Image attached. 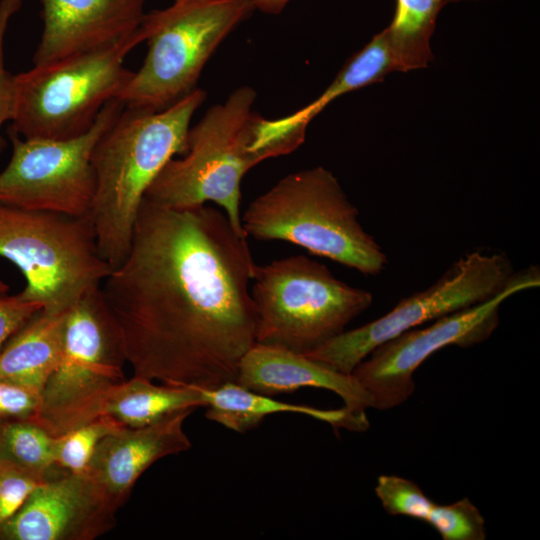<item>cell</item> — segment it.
Returning <instances> with one entry per match:
<instances>
[{
	"label": "cell",
	"instance_id": "cell-1",
	"mask_svg": "<svg viewBox=\"0 0 540 540\" xmlns=\"http://www.w3.org/2000/svg\"><path fill=\"white\" fill-rule=\"evenodd\" d=\"M208 204L143 199L129 251L101 284L135 376L215 389L256 343L247 241Z\"/></svg>",
	"mask_w": 540,
	"mask_h": 540
},
{
	"label": "cell",
	"instance_id": "cell-2",
	"mask_svg": "<svg viewBox=\"0 0 540 540\" xmlns=\"http://www.w3.org/2000/svg\"><path fill=\"white\" fill-rule=\"evenodd\" d=\"M205 96L195 88L160 111L124 106L96 143V189L89 218L100 255L112 269L129 251L149 186L169 160L186 152L190 121Z\"/></svg>",
	"mask_w": 540,
	"mask_h": 540
},
{
	"label": "cell",
	"instance_id": "cell-3",
	"mask_svg": "<svg viewBox=\"0 0 540 540\" xmlns=\"http://www.w3.org/2000/svg\"><path fill=\"white\" fill-rule=\"evenodd\" d=\"M255 99V90L242 86L225 102L212 106L189 129L183 157L166 163L144 198L171 208L215 203L246 237L241 182L250 169L269 159L260 139L263 117L252 110Z\"/></svg>",
	"mask_w": 540,
	"mask_h": 540
},
{
	"label": "cell",
	"instance_id": "cell-4",
	"mask_svg": "<svg viewBox=\"0 0 540 540\" xmlns=\"http://www.w3.org/2000/svg\"><path fill=\"white\" fill-rule=\"evenodd\" d=\"M246 237L286 241L364 275L381 273L387 256L358 220L331 171L290 173L253 199L241 215Z\"/></svg>",
	"mask_w": 540,
	"mask_h": 540
},
{
	"label": "cell",
	"instance_id": "cell-5",
	"mask_svg": "<svg viewBox=\"0 0 540 540\" xmlns=\"http://www.w3.org/2000/svg\"><path fill=\"white\" fill-rule=\"evenodd\" d=\"M144 42L140 28L106 47L14 75V113L8 128L22 138L70 139L87 132L104 105L133 76L126 56Z\"/></svg>",
	"mask_w": 540,
	"mask_h": 540
},
{
	"label": "cell",
	"instance_id": "cell-6",
	"mask_svg": "<svg viewBox=\"0 0 540 540\" xmlns=\"http://www.w3.org/2000/svg\"><path fill=\"white\" fill-rule=\"evenodd\" d=\"M252 281L256 343L301 354L343 332L373 302L371 292L339 280L305 255L256 264Z\"/></svg>",
	"mask_w": 540,
	"mask_h": 540
},
{
	"label": "cell",
	"instance_id": "cell-7",
	"mask_svg": "<svg viewBox=\"0 0 540 540\" xmlns=\"http://www.w3.org/2000/svg\"><path fill=\"white\" fill-rule=\"evenodd\" d=\"M255 9L254 0H178L146 13L147 54L117 100L148 111L170 107L195 89L220 43Z\"/></svg>",
	"mask_w": 540,
	"mask_h": 540
},
{
	"label": "cell",
	"instance_id": "cell-8",
	"mask_svg": "<svg viewBox=\"0 0 540 540\" xmlns=\"http://www.w3.org/2000/svg\"><path fill=\"white\" fill-rule=\"evenodd\" d=\"M0 256L26 285L18 293L51 313L67 311L101 286L112 268L98 250L89 216L32 211L0 204Z\"/></svg>",
	"mask_w": 540,
	"mask_h": 540
},
{
	"label": "cell",
	"instance_id": "cell-9",
	"mask_svg": "<svg viewBox=\"0 0 540 540\" xmlns=\"http://www.w3.org/2000/svg\"><path fill=\"white\" fill-rule=\"evenodd\" d=\"M513 274L504 254L466 253L425 290L401 299L383 316L344 330L304 355L352 374L381 344L426 322L488 300L506 288Z\"/></svg>",
	"mask_w": 540,
	"mask_h": 540
},
{
	"label": "cell",
	"instance_id": "cell-10",
	"mask_svg": "<svg viewBox=\"0 0 540 540\" xmlns=\"http://www.w3.org/2000/svg\"><path fill=\"white\" fill-rule=\"evenodd\" d=\"M123 109L110 100L87 132L70 139H25L8 129L12 155L0 172V204L89 216L96 189L92 153Z\"/></svg>",
	"mask_w": 540,
	"mask_h": 540
},
{
	"label": "cell",
	"instance_id": "cell-11",
	"mask_svg": "<svg viewBox=\"0 0 540 540\" xmlns=\"http://www.w3.org/2000/svg\"><path fill=\"white\" fill-rule=\"evenodd\" d=\"M127 363L117 324L101 286L82 295L66 312L60 360L41 393L36 423L62 434L91 400L125 379Z\"/></svg>",
	"mask_w": 540,
	"mask_h": 540
},
{
	"label": "cell",
	"instance_id": "cell-12",
	"mask_svg": "<svg viewBox=\"0 0 540 540\" xmlns=\"http://www.w3.org/2000/svg\"><path fill=\"white\" fill-rule=\"evenodd\" d=\"M540 285L539 269L514 273L504 290L476 305L441 316L426 327L410 329L375 348L352 374L369 394L372 408H395L413 394L414 373L440 349L470 347L486 340L499 323L501 304L513 294Z\"/></svg>",
	"mask_w": 540,
	"mask_h": 540
},
{
	"label": "cell",
	"instance_id": "cell-13",
	"mask_svg": "<svg viewBox=\"0 0 540 540\" xmlns=\"http://www.w3.org/2000/svg\"><path fill=\"white\" fill-rule=\"evenodd\" d=\"M115 515L85 473L60 471L0 524V540H94L114 527Z\"/></svg>",
	"mask_w": 540,
	"mask_h": 540
},
{
	"label": "cell",
	"instance_id": "cell-14",
	"mask_svg": "<svg viewBox=\"0 0 540 540\" xmlns=\"http://www.w3.org/2000/svg\"><path fill=\"white\" fill-rule=\"evenodd\" d=\"M146 0H41L43 31L34 65L94 51L137 31Z\"/></svg>",
	"mask_w": 540,
	"mask_h": 540
},
{
	"label": "cell",
	"instance_id": "cell-15",
	"mask_svg": "<svg viewBox=\"0 0 540 540\" xmlns=\"http://www.w3.org/2000/svg\"><path fill=\"white\" fill-rule=\"evenodd\" d=\"M194 411L182 410L142 427H122L102 439L85 474L113 510L126 502L153 463L191 448L183 427Z\"/></svg>",
	"mask_w": 540,
	"mask_h": 540
},
{
	"label": "cell",
	"instance_id": "cell-16",
	"mask_svg": "<svg viewBox=\"0 0 540 540\" xmlns=\"http://www.w3.org/2000/svg\"><path fill=\"white\" fill-rule=\"evenodd\" d=\"M236 383L270 397L304 387L326 389L359 417H366V409L372 408L369 394L353 374L275 345L255 343L240 362Z\"/></svg>",
	"mask_w": 540,
	"mask_h": 540
},
{
	"label": "cell",
	"instance_id": "cell-17",
	"mask_svg": "<svg viewBox=\"0 0 540 540\" xmlns=\"http://www.w3.org/2000/svg\"><path fill=\"white\" fill-rule=\"evenodd\" d=\"M205 406L202 389L157 385L153 380L134 375L91 400L70 420L64 432L99 417L111 418L124 427L137 428L182 410Z\"/></svg>",
	"mask_w": 540,
	"mask_h": 540
},
{
	"label": "cell",
	"instance_id": "cell-18",
	"mask_svg": "<svg viewBox=\"0 0 540 540\" xmlns=\"http://www.w3.org/2000/svg\"><path fill=\"white\" fill-rule=\"evenodd\" d=\"M394 71H398L397 64L384 28L347 60L318 98L290 115L266 119V131L272 138L295 150L303 143L308 124L331 102L380 82Z\"/></svg>",
	"mask_w": 540,
	"mask_h": 540
},
{
	"label": "cell",
	"instance_id": "cell-19",
	"mask_svg": "<svg viewBox=\"0 0 540 540\" xmlns=\"http://www.w3.org/2000/svg\"><path fill=\"white\" fill-rule=\"evenodd\" d=\"M203 390V389H202ZM207 419L238 433H247L275 413L305 414L329 423L335 428L361 432L369 427L367 417H359L344 407L323 410L307 405L291 404L251 391L236 382L215 389L203 390Z\"/></svg>",
	"mask_w": 540,
	"mask_h": 540
},
{
	"label": "cell",
	"instance_id": "cell-20",
	"mask_svg": "<svg viewBox=\"0 0 540 540\" xmlns=\"http://www.w3.org/2000/svg\"><path fill=\"white\" fill-rule=\"evenodd\" d=\"M66 312L37 311L0 350V379L41 395L61 356Z\"/></svg>",
	"mask_w": 540,
	"mask_h": 540
},
{
	"label": "cell",
	"instance_id": "cell-21",
	"mask_svg": "<svg viewBox=\"0 0 540 540\" xmlns=\"http://www.w3.org/2000/svg\"><path fill=\"white\" fill-rule=\"evenodd\" d=\"M447 0H396L391 23L385 28L400 72L426 68L433 60L431 38Z\"/></svg>",
	"mask_w": 540,
	"mask_h": 540
},
{
	"label": "cell",
	"instance_id": "cell-22",
	"mask_svg": "<svg viewBox=\"0 0 540 540\" xmlns=\"http://www.w3.org/2000/svg\"><path fill=\"white\" fill-rule=\"evenodd\" d=\"M54 438L33 420L0 422V460L52 474L61 470L54 463Z\"/></svg>",
	"mask_w": 540,
	"mask_h": 540
},
{
	"label": "cell",
	"instance_id": "cell-23",
	"mask_svg": "<svg viewBox=\"0 0 540 540\" xmlns=\"http://www.w3.org/2000/svg\"><path fill=\"white\" fill-rule=\"evenodd\" d=\"M122 427L111 418L99 417L54 436L55 466L69 473H85L102 439Z\"/></svg>",
	"mask_w": 540,
	"mask_h": 540
},
{
	"label": "cell",
	"instance_id": "cell-24",
	"mask_svg": "<svg viewBox=\"0 0 540 540\" xmlns=\"http://www.w3.org/2000/svg\"><path fill=\"white\" fill-rule=\"evenodd\" d=\"M426 523L443 540H484L487 536L484 517L467 497L448 505L435 503Z\"/></svg>",
	"mask_w": 540,
	"mask_h": 540
},
{
	"label": "cell",
	"instance_id": "cell-25",
	"mask_svg": "<svg viewBox=\"0 0 540 540\" xmlns=\"http://www.w3.org/2000/svg\"><path fill=\"white\" fill-rule=\"evenodd\" d=\"M375 493L385 511L426 522L435 503L413 481L396 475H381Z\"/></svg>",
	"mask_w": 540,
	"mask_h": 540
},
{
	"label": "cell",
	"instance_id": "cell-26",
	"mask_svg": "<svg viewBox=\"0 0 540 540\" xmlns=\"http://www.w3.org/2000/svg\"><path fill=\"white\" fill-rule=\"evenodd\" d=\"M60 471L42 474L0 460V524L18 511L39 485Z\"/></svg>",
	"mask_w": 540,
	"mask_h": 540
},
{
	"label": "cell",
	"instance_id": "cell-27",
	"mask_svg": "<svg viewBox=\"0 0 540 540\" xmlns=\"http://www.w3.org/2000/svg\"><path fill=\"white\" fill-rule=\"evenodd\" d=\"M23 0H0V131L3 124L11 121L14 113V75L5 67L4 40L9 22L19 11ZM4 139L0 134V152Z\"/></svg>",
	"mask_w": 540,
	"mask_h": 540
},
{
	"label": "cell",
	"instance_id": "cell-28",
	"mask_svg": "<svg viewBox=\"0 0 540 540\" xmlns=\"http://www.w3.org/2000/svg\"><path fill=\"white\" fill-rule=\"evenodd\" d=\"M41 395L24 386L0 379V422L35 420Z\"/></svg>",
	"mask_w": 540,
	"mask_h": 540
},
{
	"label": "cell",
	"instance_id": "cell-29",
	"mask_svg": "<svg viewBox=\"0 0 540 540\" xmlns=\"http://www.w3.org/2000/svg\"><path fill=\"white\" fill-rule=\"evenodd\" d=\"M39 303L27 301L16 295L0 294V350L37 311Z\"/></svg>",
	"mask_w": 540,
	"mask_h": 540
},
{
	"label": "cell",
	"instance_id": "cell-30",
	"mask_svg": "<svg viewBox=\"0 0 540 540\" xmlns=\"http://www.w3.org/2000/svg\"><path fill=\"white\" fill-rule=\"evenodd\" d=\"M290 0H254L256 9L268 14L280 13Z\"/></svg>",
	"mask_w": 540,
	"mask_h": 540
},
{
	"label": "cell",
	"instance_id": "cell-31",
	"mask_svg": "<svg viewBox=\"0 0 540 540\" xmlns=\"http://www.w3.org/2000/svg\"><path fill=\"white\" fill-rule=\"evenodd\" d=\"M9 290V286L0 280V294L6 293Z\"/></svg>",
	"mask_w": 540,
	"mask_h": 540
},
{
	"label": "cell",
	"instance_id": "cell-32",
	"mask_svg": "<svg viewBox=\"0 0 540 540\" xmlns=\"http://www.w3.org/2000/svg\"><path fill=\"white\" fill-rule=\"evenodd\" d=\"M460 1H466V0H447L448 4L449 3L460 2Z\"/></svg>",
	"mask_w": 540,
	"mask_h": 540
},
{
	"label": "cell",
	"instance_id": "cell-33",
	"mask_svg": "<svg viewBox=\"0 0 540 540\" xmlns=\"http://www.w3.org/2000/svg\"><path fill=\"white\" fill-rule=\"evenodd\" d=\"M175 1H178V0H175Z\"/></svg>",
	"mask_w": 540,
	"mask_h": 540
}]
</instances>
